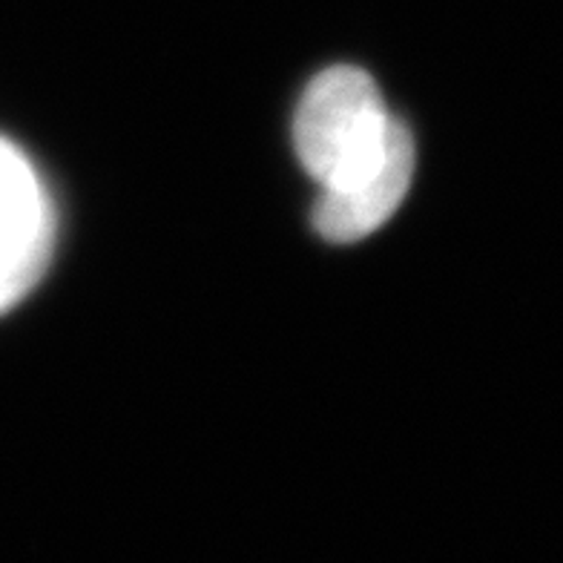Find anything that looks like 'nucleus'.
<instances>
[{
    "instance_id": "nucleus-2",
    "label": "nucleus",
    "mask_w": 563,
    "mask_h": 563,
    "mask_svg": "<svg viewBox=\"0 0 563 563\" xmlns=\"http://www.w3.org/2000/svg\"><path fill=\"white\" fill-rule=\"evenodd\" d=\"M55 247V208L32 162L0 139V313L44 279Z\"/></svg>"
},
{
    "instance_id": "nucleus-1",
    "label": "nucleus",
    "mask_w": 563,
    "mask_h": 563,
    "mask_svg": "<svg viewBox=\"0 0 563 563\" xmlns=\"http://www.w3.org/2000/svg\"><path fill=\"white\" fill-rule=\"evenodd\" d=\"M294 147L319 194H351L411 153L415 139L388 112L374 78L340 64L319 73L302 92Z\"/></svg>"
}]
</instances>
